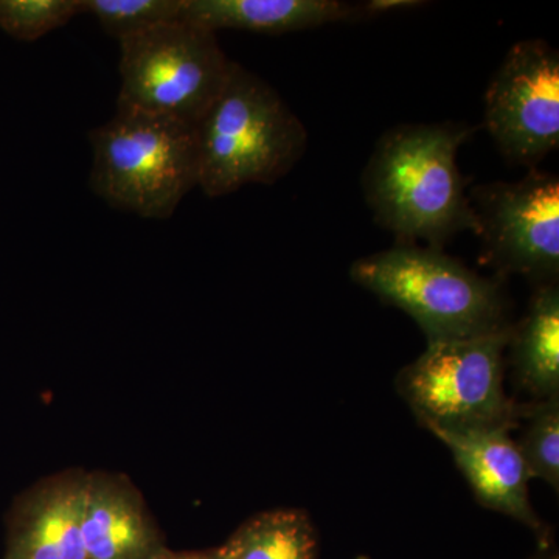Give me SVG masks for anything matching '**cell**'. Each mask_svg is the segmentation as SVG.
<instances>
[{
  "instance_id": "6da1fadb",
  "label": "cell",
  "mask_w": 559,
  "mask_h": 559,
  "mask_svg": "<svg viewBox=\"0 0 559 559\" xmlns=\"http://www.w3.org/2000/svg\"><path fill=\"white\" fill-rule=\"evenodd\" d=\"M474 128L459 123L401 124L377 143L362 176L364 194L396 245L443 248L477 218L460 175V146Z\"/></svg>"
},
{
  "instance_id": "7a4b0ae2",
  "label": "cell",
  "mask_w": 559,
  "mask_h": 559,
  "mask_svg": "<svg viewBox=\"0 0 559 559\" xmlns=\"http://www.w3.org/2000/svg\"><path fill=\"white\" fill-rule=\"evenodd\" d=\"M205 197L275 183L305 156L308 132L267 81L234 61L229 79L197 124Z\"/></svg>"
},
{
  "instance_id": "3957f363",
  "label": "cell",
  "mask_w": 559,
  "mask_h": 559,
  "mask_svg": "<svg viewBox=\"0 0 559 559\" xmlns=\"http://www.w3.org/2000/svg\"><path fill=\"white\" fill-rule=\"evenodd\" d=\"M91 189L110 207L145 219H170L200 186L197 127L168 117L117 108L90 132Z\"/></svg>"
},
{
  "instance_id": "277c9868",
  "label": "cell",
  "mask_w": 559,
  "mask_h": 559,
  "mask_svg": "<svg viewBox=\"0 0 559 559\" xmlns=\"http://www.w3.org/2000/svg\"><path fill=\"white\" fill-rule=\"evenodd\" d=\"M353 282L407 312L429 341L509 329L498 282L437 248L396 245L353 263Z\"/></svg>"
},
{
  "instance_id": "5b68a950",
  "label": "cell",
  "mask_w": 559,
  "mask_h": 559,
  "mask_svg": "<svg viewBox=\"0 0 559 559\" xmlns=\"http://www.w3.org/2000/svg\"><path fill=\"white\" fill-rule=\"evenodd\" d=\"M117 108L194 124L218 98L234 61L216 33L176 20L120 40Z\"/></svg>"
},
{
  "instance_id": "8992f818",
  "label": "cell",
  "mask_w": 559,
  "mask_h": 559,
  "mask_svg": "<svg viewBox=\"0 0 559 559\" xmlns=\"http://www.w3.org/2000/svg\"><path fill=\"white\" fill-rule=\"evenodd\" d=\"M511 329L429 341L404 367L396 388L419 421L433 430L511 429L516 418L503 392V352Z\"/></svg>"
},
{
  "instance_id": "52a82bcc",
  "label": "cell",
  "mask_w": 559,
  "mask_h": 559,
  "mask_svg": "<svg viewBox=\"0 0 559 559\" xmlns=\"http://www.w3.org/2000/svg\"><path fill=\"white\" fill-rule=\"evenodd\" d=\"M469 201L484 257L500 274L544 283L559 272V179L533 168L518 182L474 187Z\"/></svg>"
},
{
  "instance_id": "ba28073f",
  "label": "cell",
  "mask_w": 559,
  "mask_h": 559,
  "mask_svg": "<svg viewBox=\"0 0 559 559\" xmlns=\"http://www.w3.org/2000/svg\"><path fill=\"white\" fill-rule=\"evenodd\" d=\"M485 127L500 153L536 168L559 145V55L546 40L514 44L489 81Z\"/></svg>"
},
{
  "instance_id": "9c48e42d",
  "label": "cell",
  "mask_w": 559,
  "mask_h": 559,
  "mask_svg": "<svg viewBox=\"0 0 559 559\" xmlns=\"http://www.w3.org/2000/svg\"><path fill=\"white\" fill-rule=\"evenodd\" d=\"M510 429L433 430L447 444L477 499L539 532L540 522L528 499L530 474Z\"/></svg>"
},
{
  "instance_id": "30bf717a",
  "label": "cell",
  "mask_w": 559,
  "mask_h": 559,
  "mask_svg": "<svg viewBox=\"0 0 559 559\" xmlns=\"http://www.w3.org/2000/svg\"><path fill=\"white\" fill-rule=\"evenodd\" d=\"M340 0H183V20L213 33L240 31L285 35L359 17Z\"/></svg>"
},
{
  "instance_id": "8fae6325",
  "label": "cell",
  "mask_w": 559,
  "mask_h": 559,
  "mask_svg": "<svg viewBox=\"0 0 559 559\" xmlns=\"http://www.w3.org/2000/svg\"><path fill=\"white\" fill-rule=\"evenodd\" d=\"M83 540L90 559H164L156 533L121 492L87 488Z\"/></svg>"
},
{
  "instance_id": "7c38bea8",
  "label": "cell",
  "mask_w": 559,
  "mask_h": 559,
  "mask_svg": "<svg viewBox=\"0 0 559 559\" xmlns=\"http://www.w3.org/2000/svg\"><path fill=\"white\" fill-rule=\"evenodd\" d=\"M509 345L518 380L540 400L559 395V289L544 283L527 316L511 330Z\"/></svg>"
},
{
  "instance_id": "4fadbf2b",
  "label": "cell",
  "mask_w": 559,
  "mask_h": 559,
  "mask_svg": "<svg viewBox=\"0 0 559 559\" xmlns=\"http://www.w3.org/2000/svg\"><path fill=\"white\" fill-rule=\"evenodd\" d=\"M87 488L69 489L13 527L7 559H90L83 540Z\"/></svg>"
},
{
  "instance_id": "5bb4252c",
  "label": "cell",
  "mask_w": 559,
  "mask_h": 559,
  "mask_svg": "<svg viewBox=\"0 0 559 559\" xmlns=\"http://www.w3.org/2000/svg\"><path fill=\"white\" fill-rule=\"evenodd\" d=\"M318 535L307 513L275 510L242 524L216 554L221 559H318Z\"/></svg>"
},
{
  "instance_id": "9a60e30c",
  "label": "cell",
  "mask_w": 559,
  "mask_h": 559,
  "mask_svg": "<svg viewBox=\"0 0 559 559\" xmlns=\"http://www.w3.org/2000/svg\"><path fill=\"white\" fill-rule=\"evenodd\" d=\"M103 31L117 40L131 38L182 17L183 0H81Z\"/></svg>"
},
{
  "instance_id": "2e32d148",
  "label": "cell",
  "mask_w": 559,
  "mask_h": 559,
  "mask_svg": "<svg viewBox=\"0 0 559 559\" xmlns=\"http://www.w3.org/2000/svg\"><path fill=\"white\" fill-rule=\"evenodd\" d=\"M518 450L530 479L547 481L559 489V395L540 400L528 414V425Z\"/></svg>"
},
{
  "instance_id": "e0dca14e",
  "label": "cell",
  "mask_w": 559,
  "mask_h": 559,
  "mask_svg": "<svg viewBox=\"0 0 559 559\" xmlns=\"http://www.w3.org/2000/svg\"><path fill=\"white\" fill-rule=\"evenodd\" d=\"M83 14L81 0H0V27L32 43Z\"/></svg>"
},
{
  "instance_id": "ac0fdd59",
  "label": "cell",
  "mask_w": 559,
  "mask_h": 559,
  "mask_svg": "<svg viewBox=\"0 0 559 559\" xmlns=\"http://www.w3.org/2000/svg\"><path fill=\"white\" fill-rule=\"evenodd\" d=\"M423 5V2H415V0H370L364 3L360 11L377 16V14L392 13V11L417 9Z\"/></svg>"
},
{
  "instance_id": "d6986e66",
  "label": "cell",
  "mask_w": 559,
  "mask_h": 559,
  "mask_svg": "<svg viewBox=\"0 0 559 559\" xmlns=\"http://www.w3.org/2000/svg\"><path fill=\"white\" fill-rule=\"evenodd\" d=\"M164 559H218V555H182V557H173V555H168Z\"/></svg>"
},
{
  "instance_id": "ffe728a7",
  "label": "cell",
  "mask_w": 559,
  "mask_h": 559,
  "mask_svg": "<svg viewBox=\"0 0 559 559\" xmlns=\"http://www.w3.org/2000/svg\"><path fill=\"white\" fill-rule=\"evenodd\" d=\"M538 559H558L557 557H547V558H538Z\"/></svg>"
},
{
  "instance_id": "44dd1931",
  "label": "cell",
  "mask_w": 559,
  "mask_h": 559,
  "mask_svg": "<svg viewBox=\"0 0 559 559\" xmlns=\"http://www.w3.org/2000/svg\"><path fill=\"white\" fill-rule=\"evenodd\" d=\"M216 555H218V554H216ZM218 559H221V558L218 557Z\"/></svg>"
}]
</instances>
